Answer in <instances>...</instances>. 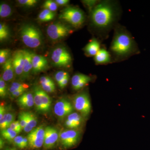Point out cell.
Returning <instances> with one entry per match:
<instances>
[{
    "label": "cell",
    "instance_id": "obj_1",
    "mask_svg": "<svg viewBox=\"0 0 150 150\" xmlns=\"http://www.w3.org/2000/svg\"><path fill=\"white\" fill-rule=\"evenodd\" d=\"M122 13L118 1H100L90 13L91 25L96 34V38L101 41L107 39L111 30L119 23Z\"/></svg>",
    "mask_w": 150,
    "mask_h": 150
},
{
    "label": "cell",
    "instance_id": "obj_2",
    "mask_svg": "<svg viewBox=\"0 0 150 150\" xmlns=\"http://www.w3.org/2000/svg\"><path fill=\"white\" fill-rule=\"evenodd\" d=\"M113 30V37L108 50L113 63L126 61L139 54L138 44L126 27L118 23Z\"/></svg>",
    "mask_w": 150,
    "mask_h": 150
},
{
    "label": "cell",
    "instance_id": "obj_3",
    "mask_svg": "<svg viewBox=\"0 0 150 150\" xmlns=\"http://www.w3.org/2000/svg\"><path fill=\"white\" fill-rule=\"evenodd\" d=\"M20 36L24 45L29 48H36L41 46L42 35L39 28L31 24H25L21 28Z\"/></svg>",
    "mask_w": 150,
    "mask_h": 150
},
{
    "label": "cell",
    "instance_id": "obj_4",
    "mask_svg": "<svg viewBox=\"0 0 150 150\" xmlns=\"http://www.w3.org/2000/svg\"><path fill=\"white\" fill-rule=\"evenodd\" d=\"M59 18L71 25L76 29L81 28L86 21V18L84 12L76 7H68L62 12Z\"/></svg>",
    "mask_w": 150,
    "mask_h": 150
},
{
    "label": "cell",
    "instance_id": "obj_5",
    "mask_svg": "<svg viewBox=\"0 0 150 150\" xmlns=\"http://www.w3.org/2000/svg\"><path fill=\"white\" fill-rule=\"evenodd\" d=\"M73 103L74 108L85 119L88 117L91 112L92 106L87 92L83 91L76 95L73 98Z\"/></svg>",
    "mask_w": 150,
    "mask_h": 150
},
{
    "label": "cell",
    "instance_id": "obj_6",
    "mask_svg": "<svg viewBox=\"0 0 150 150\" xmlns=\"http://www.w3.org/2000/svg\"><path fill=\"white\" fill-rule=\"evenodd\" d=\"M33 95L36 110L42 113L49 112L52 100L48 94L42 89L35 87L34 88Z\"/></svg>",
    "mask_w": 150,
    "mask_h": 150
},
{
    "label": "cell",
    "instance_id": "obj_7",
    "mask_svg": "<svg viewBox=\"0 0 150 150\" xmlns=\"http://www.w3.org/2000/svg\"><path fill=\"white\" fill-rule=\"evenodd\" d=\"M51 59L54 65L58 67L69 68L72 62V58L70 52L62 46L56 47L53 50Z\"/></svg>",
    "mask_w": 150,
    "mask_h": 150
},
{
    "label": "cell",
    "instance_id": "obj_8",
    "mask_svg": "<svg viewBox=\"0 0 150 150\" xmlns=\"http://www.w3.org/2000/svg\"><path fill=\"white\" fill-rule=\"evenodd\" d=\"M73 31L70 26L59 22L50 25L47 28V35L53 40H60L67 37Z\"/></svg>",
    "mask_w": 150,
    "mask_h": 150
},
{
    "label": "cell",
    "instance_id": "obj_9",
    "mask_svg": "<svg viewBox=\"0 0 150 150\" xmlns=\"http://www.w3.org/2000/svg\"><path fill=\"white\" fill-rule=\"evenodd\" d=\"M81 132L79 130L70 129L60 133L59 139L62 146L65 149L73 147L78 144L80 139Z\"/></svg>",
    "mask_w": 150,
    "mask_h": 150
},
{
    "label": "cell",
    "instance_id": "obj_10",
    "mask_svg": "<svg viewBox=\"0 0 150 150\" xmlns=\"http://www.w3.org/2000/svg\"><path fill=\"white\" fill-rule=\"evenodd\" d=\"M45 130L43 126H40L28 133L27 137L30 147L33 149H38L43 146Z\"/></svg>",
    "mask_w": 150,
    "mask_h": 150
},
{
    "label": "cell",
    "instance_id": "obj_11",
    "mask_svg": "<svg viewBox=\"0 0 150 150\" xmlns=\"http://www.w3.org/2000/svg\"><path fill=\"white\" fill-rule=\"evenodd\" d=\"M74 106L70 101L66 99L58 100L54 106V112L59 118H63L72 113Z\"/></svg>",
    "mask_w": 150,
    "mask_h": 150
},
{
    "label": "cell",
    "instance_id": "obj_12",
    "mask_svg": "<svg viewBox=\"0 0 150 150\" xmlns=\"http://www.w3.org/2000/svg\"><path fill=\"white\" fill-rule=\"evenodd\" d=\"M59 139L58 131L51 126L45 128V136L43 147L45 150L54 149Z\"/></svg>",
    "mask_w": 150,
    "mask_h": 150
},
{
    "label": "cell",
    "instance_id": "obj_13",
    "mask_svg": "<svg viewBox=\"0 0 150 150\" xmlns=\"http://www.w3.org/2000/svg\"><path fill=\"white\" fill-rule=\"evenodd\" d=\"M93 79L92 77L81 73H77L73 76L71 85L73 89L79 91L84 88Z\"/></svg>",
    "mask_w": 150,
    "mask_h": 150
},
{
    "label": "cell",
    "instance_id": "obj_14",
    "mask_svg": "<svg viewBox=\"0 0 150 150\" xmlns=\"http://www.w3.org/2000/svg\"><path fill=\"white\" fill-rule=\"evenodd\" d=\"M12 62L16 75L22 77L24 63V50L15 52L12 58Z\"/></svg>",
    "mask_w": 150,
    "mask_h": 150
},
{
    "label": "cell",
    "instance_id": "obj_15",
    "mask_svg": "<svg viewBox=\"0 0 150 150\" xmlns=\"http://www.w3.org/2000/svg\"><path fill=\"white\" fill-rule=\"evenodd\" d=\"M94 60L97 65H107L113 63L112 56L109 50H108L104 46H102L94 57Z\"/></svg>",
    "mask_w": 150,
    "mask_h": 150
},
{
    "label": "cell",
    "instance_id": "obj_16",
    "mask_svg": "<svg viewBox=\"0 0 150 150\" xmlns=\"http://www.w3.org/2000/svg\"><path fill=\"white\" fill-rule=\"evenodd\" d=\"M101 42L102 41L97 38H93L83 48L86 56L88 57H94L102 47Z\"/></svg>",
    "mask_w": 150,
    "mask_h": 150
},
{
    "label": "cell",
    "instance_id": "obj_17",
    "mask_svg": "<svg viewBox=\"0 0 150 150\" xmlns=\"http://www.w3.org/2000/svg\"><path fill=\"white\" fill-rule=\"evenodd\" d=\"M32 65L33 73L37 74L47 69L48 61L44 56L33 54Z\"/></svg>",
    "mask_w": 150,
    "mask_h": 150
},
{
    "label": "cell",
    "instance_id": "obj_18",
    "mask_svg": "<svg viewBox=\"0 0 150 150\" xmlns=\"http://www.w3.org/2000/svg\"><path fill=\"white\" fill-rule=\"evenodd\" d=\"M15 74L13 65L12 58H9L3 65L2 78L6 82H11L13 80Z\"/></svg>",
    "mask_w": 150,
    "mask_h": 150
},
{
    "label": "cell",
    "instance_id": "obj_19",
    "mask_svg": "<svg viewBox=\"0 0 150 150\" xmlns=\"http://www.w3.org/2000/svg\"><path fill=\"white\" fill-rule=\"evenodd\" d=\"M24 63L23 67L22 78L23 79H28L30 74L32 71V54L33 53L27 50H24Z\"/></svg>",
    "mask_w": 150,
    "mask_h": 150
},
{
    "label": "cell",
    "instance_id": "obj_20",
    "mask_svg": "<svg viewBox=\"0 0 150 150\" xmlns=\"http://www.w3.org/2000/svg\"><path fill=\"white\" fill-rule=\"evenodd\" d=\"M17 102L21 108H30L34 105L33 95L30 93L25 92L18 98Z\"/></svg>",
    "mask_w": 150,
    "mask_h": 150
},
{
    "label": "cell",
    "instance_id": "obj_21",
    "mask_svg": "<svg viewBox=\"0 0 150 150\" xmlns=\"http://www.w3.org/2000/svg\"><path fill=\"white\" fill-rule=\"evenodd\" d=\"M16 115L12 112H6L4 117L0 120V129L1 131L7 129L13 122L14 121Z\"/></svg>",
    "mask_w": 150,
    "mask_h": 150
},
{
    "label": "cell",
    "instance_id": "obj_22",
    "mask_svg": "<svg viewBox=\"0 0 150 150\" xmlns=\"http://www.w3.org/2000/svg\"><path fill=\"white\" fill-rule=\"evenodd\" d=\"M84 118L79 112H73L67 116V120L70 121L74 127L75 129L79 130Z\"/></svg>",
    "mask_w": 150,
    "mask_h": 150
},
{
    "label": "cell",
    "instance_id": "obj_23",
    "mask_svg": "<svg viewBox=\"0 0 150 150\" xmlns=\"http://www.w3.org/2000/svg\"><path fill=\"white\" fill-rule=\"evenodd\" d=\"M37 122V117L36 115L32 112H28L27 123L23 130L26 133H30L35 128Z\"/></svg>",
    "mask_w": 150,
    "mask_h": 150
},
{
    "label": "cell",
    "instance_id": "obj_24",
    "mask_svg": "<svg viewBox=\"0 0 150 150\" xmlns=\"http://www.w3.org/2000/svg\"><path fill=\"white\" fill-rule=\"evenodd\" d=\"M55 16L54 12L47 9H44L39 14L38 18L40 21L46 22L54 19Z\"/></svg>",
    "mask_w": 150,
    "mask_h": 150
},
{
    "label": "cell",
    "instance_id": "obj_25",
    "mask_svg": "<svg viewBox=\"0 0 150 150\" xmlns=\"http://www.w3.org/2000/svg\"><path fill=\"white\" fill-rule=\"evenodd\" d=\"M2 137L5 139L8 142H13L14 139L16 137L17 133L10 128L1 131Z\"/></svg>",
    "mask_w": 150,
    "mask_h": 150
},
{
    "label": "cell",
    "instance_id": "obj_26",
    "mask_svg": "<svg viewBox=\"0 0 150 150\" xmlns=\"http://www.w3.org/2000/svg\"><path fill=\"white\" fill-rule=\"evenodd\" d=\"M10 35L9 29L7 25L0 23V41L1 42L7 40Z\"/></svg>",
    "mask_w": 150,
    "mask_h": 150
},
{
    "label": "cell",
    "instance_id": "obj_27",
    "mask_svg": "<svg viewBox=\"0 0 150 150\" xmlns=\"http://www.w3.org/2000/svg\"><path fill=\"white\" fill-rule=\"evenodd\" d=\"M12 13V9L10 6L5 3L0 5V16L3 18L8 17Z\"/></svg>",
    "mask_w": 150,
    "mask_h": 150
},
{
    "label": "cell",
    "instance_id": "obj_28",
    "mask_svg": "<svg viewBox=\"0 0 150 150\" xmlns=\"http://www.w3.org/2000/svg\"><path fill=\"white\" fill-rule=\"evenodd\" d=\"M28 87H29V86L27 84L20 83L19 82H13L11 85L9 91L10 93H11L19 90H27Z\"/></svg>",
    "mask_w": 150,
    "mask_h": 150
},
{
    "label": "cell",
    "instance_id": "obj_29",
    "mask_svg": "<svg viewBox=\"0 0 150 150\" xmlns=\"http://www.w3.org/2000/svg\"><path fill=\"white\" fill-rule=\"evenodd\" d=\"M43 7L44 9H47L51 11H56L58 9V5L56 2L51 0H47L45 1L43 5Z\"/></svg>",
    "mask_w": 150,
    "mask_h": 150
},
{
    "label": "cell",
    "instance_id": "obj_30",
    "mask_svg": "<svg viewBox=\"0 0 150 150\" xmlns=\"http://www.w3.org/2000/svg\"><path fill=\"white\" fill-rule=\"evenodd\" d=\"M10 51L9 49H1L0 51V64L3 65L8 60Z\"/></svg>",
    "mask_w": 150,
    "mask_h": 150
},
{
    "label": "cell",
    "instance_id": "obj_31",
    "mask_svg": "<svg viewBox=\"0 0 150 150\" xmlns=\"http://www.w3.org/2000/svg\"><path fill=\"white\" fill-rule=\"evenodd\" d=\"M99 1H100L97 0H85L82 1V2L87 8L89 13H90Z\"/></svg>",
    "mask_w": 150,
    "mask_h": 150
},
{
    "label": "cell",
    "instance_id": "obj_32",
    "mask_svg": "<svg viewBox=\"0 0 150 150\" xmlns=\"http://www.w3.org/2000/svg\"><path fill=\"white\" fill-rule=\"evenodd\" d=\"M18 120L20 124L23 129L26 126L28 118V112L22 111L18 115Z\"/></svg>",
    "mask_w": 150,
    "mask_h": 150
},
{
    "label": "cell",
    "instance_id": "obj_33",
    "mask_svg": "<svg viewBox=\"0 0 150 150\" xmlns=\"http://www.w3.org/2000/svg\"><path fill=\"white\" fill-rule=\"evenodd\" d=\"M7 93V87L5 81L1 77L0 78V96L2 98L5 97Z\"/></svg>",
    "mask_w": 150,
    "mask_h": 150
},
{
    "label": "cell",
    "instance_id": "obj_34",
    "mask_svg": "<svg viewBox=\"0 0 150 150\" xmlns=\"http://www.w3.org/2000/svg\"><path fill=\"white\" fill-rule=\"evenodd\" d=\"M69 76V73L64 71H59L55 74V79L58 84L67 77Z\"/></svg>",
    "mask_w": 150,
    "mask_h": 150
},
{
    "label": "cell",
    "instance_id": "obj_35",
    "mask_svg": "<svg viewBox=\"0 0 150 150\" xmlns=\"http://www.w3.org/2000/svg\"><path fill=\"white\" fill-rule=\"evenodd\" d=\"M23 137L21 136H18L13 140V144L15 146L20 149H25L23 144Z\"/></svg>",
    "mask_w": 150,
    "mask_h": 150
},
{
    "label": "cell",
    "instance_id": "obj_36",
    "mask_svg": "<svg viewBox=\"0 0 150 150\" xmlns=\"http://www.w3.org/2000/svg\"><path fill=\"white\" fill-rule=\"evenodd\" d=\"M17 1L21 5L27 7L34 6L38 3L37 0H18Z\"/></svg>",
    "mask_w": 150,
    "mask_h": 150
},
{
    "label": "cell",
    "instance_id": "obj_37",
    "mask_svg": "<svg viewBox=\"0 0 150 150\" xmlns=\"http://www.w3.org/2000/svg\"><path fill=\"white\" fill-rule=\"evenodd\" d=\"M40 85L44 91L49 93L54 92L56 89L55 83L50 84H41Z\"/></svg>",
    "mask_w": 150,
    "mask_h": 150
},
{
    "label": "cell",
    "instance_id": "obj_38",
    "mask_svg": "<svg viewBox=\"0 0 150 150\" xmlns=\"http://www.w3.org/2000/svg\"><path fill=\"white\" fill-rule=\"evenodd\" d=\"M40 85L54 83L53 80L48 76H43L41 77L40 79Z\"/></svg>",
    "mask_w": 150,
    "mask_h": 150
},
{
    "label": "cell",
    "instance_id": "obj_39",
    "mask_svg": "<svg viewBox=\"0 0 150 150\" xmlns=\"http://www.w3.org/2000/svg\"><path fill=\"white\" fill-rule=\"evenodd\" d=\"M26 89H21L13 92L10 93L11 96L13 98L19 97L25 93V92L26 91Z\"/></svg>",
    "mask_w": 150,
    "mask_h": 150
},
{
    "label": "cell",
    "instance_id": "obj_40",
    "mask_svg": "<svg viewBox=\"0 0 150 150\" xmlns=\"http://www.w3.org/2000/svg\"><path fill=\"white\" fill-rule=\"evenodd\" d=\"M69 76L65 78L59 84H58L60 88H64L65 87L67 86L68 82H69Z\"/></svg>",
    "mask_w": 150,
    "mask_h": 150
},
{
    "label": "cell",
    "instance_id": "obj_41",
    "mask_svg": "<svg viewBox=\"0 0 150 150\" xmlns=\"http://www.w3.org/2000/svg\"><path fill=\"white\" fill-rule=\"evenodd\" d=\"M6 112V109L3 105L1 104L0 105V120L3 118L4 115Z\"/></svg>",
    "mask_w": 150,
    "mask_h": 150
},
{
    "label": "cell",
    "instance_id": "obj_42",
    "mask_svg": "<svg viewBox=\"0 0 150 150\" xmlns=\"http://www.w3.org/2000/svg\"><path fill=\"white\" fill-rule=\"evenodd\" d=\"M9 128H10L12 130H13V131H15L17 133V134H19V133L21 132V131L19 130L17 127L15 121H14V122H13V123L11 124Z\"/></svg>",
    "mask_w": 150,
    "mask_h": 150
},
{
    "label": "cell",
    "instance_id": "obj_43",
    "mask_svg": "<svg viewBox=\"0 0 150 150\" xmlns=\"http://www.w3.org/2000/svg\"><path fill=\"white\" fill-rule=\"evenodd\" d=\"M69 0H56L55 2L58 6H63L68 4L69 3Z\"/></svg>",
    "mask_w": 150,
    "mask_h": 150
},
{
    "label": "cell",
    "instance_id": "obj_44",
    "mask_svg": "<svg viewBox=\"0 0 150 150\" xmlns=\"http://www.w3.org/2000/svg\"><path fill=\"white\" fill-rule=\"evenodd\" d=\"M4 142L3 139H0V148H1V149L4 147Z\"/></svg>",
    "mask_w": 150,
    "mask_h": 150
},
{
    "label": "cell",
    "instance_id": "obj_45",
    "mask_svg": "<svg viewBox=\"0 0 150 150\" xmlns=\"http://www.w3.org/2000/svg\"><path fill=\"white\" fill-rule=\"evenodd\" d=\"M6 150H16V149H14V148H12V149H7Z\"/></svg>",
    "mask_w": 150,
    "mask_h": 150
}]
</instances>
